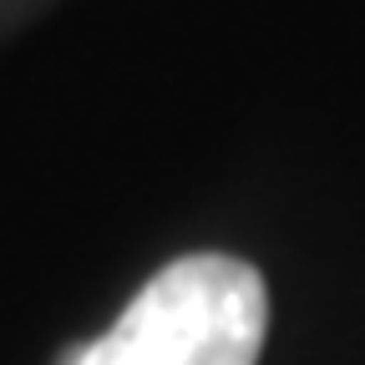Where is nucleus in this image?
<instances>
[{"mask_svg":"<svg viewBox=\"0 0 365 365\" xmlns=\"http://www.w3.org/2000/svg\"><path fill=\"white\" fill-rule=\"evenodd\" d=\"M269 335L264 274L234 254H182L132 294L117 325L61 365H259Z\"/></svg>","mask_w":365,"mask_h":365,"instance_id":"f257e3e1","label":"nucleus"}]
</instances>
